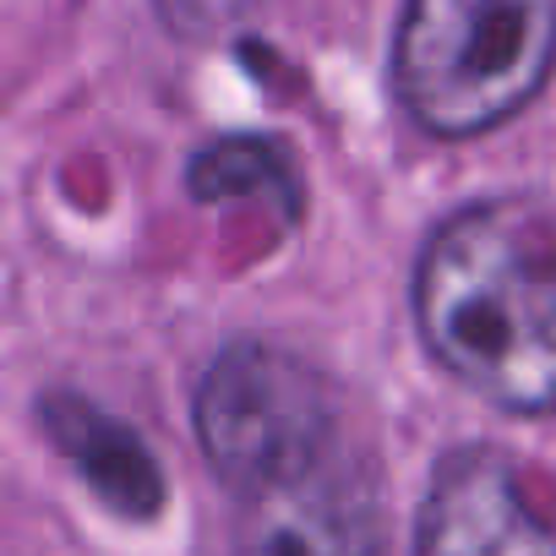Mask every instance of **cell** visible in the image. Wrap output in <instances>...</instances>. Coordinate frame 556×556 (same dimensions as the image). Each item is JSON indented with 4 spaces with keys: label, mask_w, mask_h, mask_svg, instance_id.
<instances>
[{
    "label": "cell",
    "mask_w": 556,
    "mask_h": 556,
    "mask_svg": "<svg viewBox=\"0 0 556 556\" xmlns=\"http://www.w3.org/2000/svg\"><path fill=\"white\" fill-rule=\"evenodd\" d=\"M431 355L507 415L556 409V224L523 202L453 213L415 267Z\"/></svg>",
    "instance_id": "6da1fadb"
},
{
    "label": "cell",
    "mask_w": 556,
    "mask_h": 556,
    "mask_svg": "<svg viewBox=\"0 0 556 556\" xmlns=\"http://www.w3.org/2000/svg\"><path fill=\"white\" fill-rule=\"evenodd\" d=\"M556 66V0H409L393 88L431 137H475L518 115Z\"/></svg>",
    "instance_id": "7a4b0ae2"
},
{
    "label": "cell",
    "mask_w": 556,
    "mask_h": 556,
    "mask_svg": "<svg viewBox=\"0 0 556 556\" xmlns=\"http://www.w3.org/2000/svg\"><path fill=\"white\" fill-rule=\"evenodd\" d=\"M224 485L235 556H382V496L350 420Z\"/></svg>",
    "instance_id": "3957f363"
},
{
    "label": "cell",
    "mask_w": 556,
    "mask_h": 556,
    "mask_svg": "<svg viewBox=\"0 0 556 556\" xmlns=\"http://www.w3.org/2000/svg\"><path fill=\"white\" fill-rule=\"evenodd\" d=\"M415 556H556V523L502 453L464 447L431 480Z\"/></svg>",
    "instance_id": "277c9868"
},
{
    "label": "cell",
    "mask_w": 556,
    "mask_h": 556,
    "mask_svg": "<svg viewBox=\"0 0 556 556\" xmlns=\"http://www.w3.org/2000/svg\"><path fill=\"white\" fill-rule=\"evenodd\" d=\"M39 420L55 442V453L83 475V485L115 507L121 518H159L164 507V469L159 458L148 453V442L104 415L99 404L77 399V393H45L39 399Z\"/></svg>",
    "instance_id": "5b68a950"
},
{
    "label": "cell",
    "mask_w": 556,
    "mask_h": 556,
    "mask_svg": "<svg viewBox=\"0 0 556 556\" xmlns=\"http://www.w3.org/2000/svg\"><path fill=\"white\" fill-rule=\"evenodd\" d=\"M191 191L202 202H224V197H240V191H262L278 202V213L295 218L301 207V186H295V169L290 159L278 153L273 142H256V137H235V142H213L207 153L191 159Z\"/></svg>",
    "instance_id": "8992f818"
},
{
    "label": "cell",
    "mask_w": 556,
    "mask_h": 556,
    "mask_svg": "<svg viewBox=\"0 0 556 556\" xmlns=\"http://www.w3.org/2000/svg\"><path fill=\"white\" fill-rule=\"evenodd\" d=\"M245 0H159V12L169 28H186V34H207L213 23H229Z\"/></svg>",
    "instance_id": "52a82bcc"
}]
</instances>
